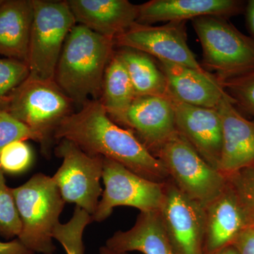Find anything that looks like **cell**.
I'll return each mask as SVG.
<instances>
[{
	"label": "cell",
	"instance_id": "obj_1",
	"mask_svg": "<svg viewBox=\"0 0 254 254\" xmlns=\"http://www.w3.org/2000/svg\"><path fill=\"white\" fill-rule=\"evenodd\" d=\"M57 139L72 142L87 154L121 164L146 180L165 183L170 179L160 159L152 154L131 129L110 118L99 100H91L64 118L53 132Z\"/></svg>",
	"mask_w": 254,
	"mask_h": 254
},
{
	"label": "cell",
	"instance_id": "obj_2",
	"mask_svg": "<svg viewBox=\"0 0 254 254\" xmlns=\"http://www.w3.org/2000/svg\"><path fill=\"white\" fill-rule=\"evenodd\" d=\"M115 41L76 23L66 37L55 81L74 104L100 100Z\"/></svg>",
	"mask_w": 254,
	"mask_h": 254
},
{
	"label": "cell",
	"instance_id": "obj_3",
	"mask_svg": "<svg viewBox=\"0 0 254 254\" xmlns=\"http://www.w3.org/2000/svg\"><path fill=\"white\" fill-rule=\"evenodd\" d=\"M11 190L21 222L18 240L33 253L53 254V231L65 202L53 177L38 173Z\"/></svg>",
	"mask_w": 254,
	"mask_h": 254
},
{
	"label": "cell",
	"instance_id": "obj_4",
	"mask_svg": "<svg viewBox=\"0 0 254 254\" xmlns=\"http://www.w3.org/2000/svg\"><path fill=\"white\" fill-rule=\"evenodd\" d=\"M191 21L203 50L202 66L215 71L218 81L254 71L252 37L241 33L227 18L207 16Z\"/></svg>",
	"mask_w": 254,
	"mask_h": 254
},
{
	"label": "cell",
	"instance_id": "obj_5",
	"mask_svg": "<svg viewBox=\"0 0 254 254\" xmlns=\"http://www.w3.org/2000/svg\"><path fill=\"white\" fill-rule=\"evenodd\" d=\"M33 21L27 65L28 78L55 81V71L68 33L76 24L66 1L33 0Z\"/></svg>",
	"mask_w": 254,
	"mask_h": 254
},
{
	"label": "cell",
	"instance_id": "obj_6",
	"mask_svg": "<svg viewBox=\"0 0 254 254\" xmlns=\"http://www.w3.org/2000/svg\"><path fill=\"white\" fill-rule=\"evenodd\" d=\"M155 156L165 165L175 186L204 208L227 187L226 177L207 163L179 133L165 143Z\"/></svg>",
	"mask_w": 254,
	"mask_h": 254
},
{
	"label": "cell",
	"instance_id": "obj_7",
	"mask_svg": "<svg viewBox=\"0 0 254 254\" xmlns=\"http://www.w3.org/2000/svg\"><path fill=\"white\" fill-rule=\"evenodd\" d=\"M73 104L56 82L28 77L10 95L1 110L48 138L60 122L73 113Z\"/></svg>",
	"mask_w": 254,
	"mask_h": 254
},
{
	"label": "cell",
	"instance_id": "obj_8",
	"mask_svg": "<svg viewBox=\"0 0 254 254\" xmlns=\"http://www.w3.org/2000/svg\"><path fill=\"white\" fill-rule=\"evenodd\" d=\"M56 155L63 163L53 177L65 203H75L93 215L103 194V160L99 155L87 154L72 142L60 140Z\"/></svg>",
	"mask_w": 254,
	"mask_h": 254
},
{
	"label": "cell",
	"instance_id": "obj_9",
	"mask_svg": "<svg viewBox=\"0 0 254 254\" xmlns=\"http://www.w3.org/2000/svg\"><path fill=\"white\" fill-rule=\"evenodd\" d=\"M103 191L93 221H104L118 206H129L141 213L158 212L165 197V183L146 180L124 167L105 158L103 160Z\"/></svg>",
	"mask_w": 254,
	"mask_h": 254
},
{
	"label": "cell",
	"instance_id": "obj_10",
	"mask_svg": "<svg viewBox=\"0 0 254 254\" xmlns=\"http://www.w3.org/2000/svg\"><path fill=\"white\" fill-rule=\"evenodd\" d=\"M159 215L174 254H204L205 208L179 190L170 179Z\"/></svg>",
	"mask_w": 254,
	"mask_h": 254
},
{
	"label": "cell",
	"instance_id": "obj_11",
	"mask_svg": "<svg viewBox=\"0 0 254 254\" xmlns=\"http://www.w3.org/2000/svg\"><path fill=\"white\" fill-rule=\"evenodd\" d=\"M186 22H170L163 26L134 23L115 38V46L138 50L158 61L168 62L205 71L197 61L187 43Z\"/></svg>",
	"mask_w": 254,
	"mask_h": 254
},
{
	"label": "cell",
	"instance_id": "obj_12",
	"mask_svg": "<svg viewBox=\"0 0 254 254\" xmlns=\"http://www.w3.org/2000/svg\"><path fill=\"white\" fill-rule=\"evenodd\" d=\"M168 98L175 110L178 133L207 163L218 170L222 146V122L218 110L186 104L169 92Z\"/></svg>",
	"mask_w": 254,
	"mask_h": 254
},
{
	"label": "cell",
	"instance_id": "obj_13",
	"mask_svg": "<svg viewBox=\"0 0 254 254\" xmlns=\"http://www.w3.org/2000/svg\"><path fill=\"white\" fill-rule=\"evenodd\" d=\"M204 254L232 245L244 230L254 225V216L227 180L221 194L205 207Z\"/></svg>",
	"mask_w": 254,
	"mask_h": 254
},
{
	"label": "cell",
	"instance_id": "obj_14",
	"mask_svg": "<svg viewBox=\"0 0 254 254\" xmlns=\"http://www.w3.org/2000/svg\"><path fill=\"white\" fill-rule=\"evenodd\" d=\"M222 127V146L218 171L232 176L254 164V122L237 110L231 97L225 93L218 108Z\"/></svg>",
	"mask_w": 254,
	"mask_h": 254
},
{
	"label": "cell",
	"instance_id": "obj_15",
	"mask_svg": "<svg viewBox=\"0 0 254 254\" xmlns=\"http://www.w3.org/2000/svg\"><path fill=\"white\" fill-rule=\"evenodd\" d=\"M126 127L153 155L178 133L168 97H137L127 113Z\"/></svg>",
	"mask_w": 254,
	"mask_h": 254
},
{
	"label": "cell",
	"instance_id": "obj_16",
	"mask_svg": "<svg viewBox=\"0 0 254 254\" xmlns=\"http://www.w3.org/2000/svg\"><path fill=\"white\" fill-rule=\"evenodd\" d=\"M238 0H151L139 5L136 23L186 22L202 16L229 18L245 9Z\"/></svg>",
	"mask_w": 254,
	"mask_h": 254
},
{
	"label": "cell",
	"instance_id": "obj_17",
	"mask_svg": "<svg viewBox=\"0 0 254 254\" xmlns=\"http://www.w3.org/2000/svg\"><path fill=\"white\" fill-rule=\"evenodd\" d=\"M77 24L115 40L136 23L139 5L127 0H68Z\"/></svg>",
	"mask_w": 254,
	"mask_h": 254
},
{
	"label": "cell",
	"instance_id": "obj_18",
	"mask_svg": "<svg viewBox=\"0 0 254 254\" xmlns=\"http://www.w3.org/2000/svg\"><path fill=\"white\" fill-rule=\"evenodd\" d=\"M158 66L166 78L169 93L182 103L216 110L226 93L209 71L164 61H158Z\"/></svg>",
	"mask_w": 254,
	"mask_h": 254
},
{
	"label": "cell",
	"instance_id": "obj_19",
	"mask_svg": "<svg viewBox=\"0 0 254 254\" xmlns=\"http://www.w3.org/2000/svg\"><path fill=\"white\" fill-rule=\"evenodd\" d=\"M33 13V0H3L0 4V55L27 64Z\"/></svg>",
	"mask_w": 254,
	"mask_h": 254
},
{
	"label": "cell",
	"instance_id": "obj_20",
	"mask_svg": "<svg viewBox=\"0 0 254 254\" xmlns=\"http://www.w3.org/2000/svg\"><path fill=\"white\" fill-rule=\"evenodd\" d=\"M115 252L143 254H174L159 212L140 213L136 223L127 231H118L105 245Z\"/></svg>",
	"mask_w": 254,
	"mask_h": 254
},
{
	"label": "cell",
	"instance_id": "obj_21",
	"mask_svg": "<svg viewBox=\"0 0 254 254\" xmlns=\"http://www.w3.org/2000/svg\"><path fill=\"white\" fill-rule=\"evenodd\" d=\"M136 98L126 68L115 53L105 70L100 103L115 123L126 126L127 113Z\"/></svg>",
	"mask_w": 254,
	"mask_h": 254
},
{
	"label": "cell",
	"instance_id": "obj_22",
	"mask_svg": "<svg viewBox=\"0 0 254 254\" xmlns=\"http://www.w3.org/2000/svg\"><path fill=\"white\" fill-rule=\"evenodd\" d=\"M117 54L126 68L137 97H168L166 78L149 55L130 48H121Z\"/></svg>",
	"mask_w": 254,
	"mask_h": 254
},
{
	"label": "cell",
	"instance_id": "obj_23",
	"mask_svg": "<svg viewBox=\"0 0 254 254\" xmlns=\"http://www.w3.org/2000/svg\"><path fill=\"white\" fill-rule=\"evenodd\" d=\"M93 222L91 215L79 207H76L72 218L68 222H60L53 231V239L63 245L66 254H84L83 235L87 225Z\"/></svg>",
	"mask_w": 254,
	"mask_h": 254
},
{
	"label": "cell",
	"instance_id": "obj_24",
	"mask_svg": "<svg viewBox=\"0 0 254 254\" xmlns=\"http://www.w3.org/2000/svg\"><path fill=\"white\" fill-rule=\"evenodd\" d=\"M21 231V222L14 196L0 168V235L11 239L19 236Z\"/></svg>",
	"mask_w": 254,
	"mask_h": 254
},
{
	"label": "cell",
	"instance_id": "obj_25",
	"mask_svg": "<svg viewBox=\"0 0 254 254\" xmlns=\"http://www.w3.org/2000/svg\"><path fill=\"white\" fill-rule=\"evenodd\" d=\"M29 74V68L26 63L9 58H0V106L1 108L10 95L27 79Z\"/></svg>",
	"mask_w": 254,
	"mask_h": 254
},
{
	"label": "cell",
	"instance_id": "obj_26",
	"mask_svg": "<svg viewBox=\"0 0 254 254\" xmlns=\"http://www.w3.org/2000/svg\"><path fill=\"white\" fill-rule=\"evenodd\" d=\"M48 138L18 121L7 112L0 110V153L6 145L17 141H46Z\"/></svg>",
	"mask_w": 254,
	"mask_h": 254
},
{
	"label": "cell",
	"instance_id": "obj_27",
	"mask_svg": "<svg viewBox=\"0 0 254 254\" xmlns=\"http://www.w3.org/2000/svg\"><path fill=\"white\" fill-rule=\"evenodd\" d=\"M219 82L235 104L254 118V71Z\"/></svg>",
	"mask_w": 254,
	"mask_h": 254
},
{
	"label": "cell",
	"instance_id": "obj_28",
	"mask_svg": "<svg viewBox=\"0 0 254 254\" xmlns=\"http://www.w3.org/2000/svg\"><path fill=\"white\" fill-rule=\"evenodd\" d=\"M32 152L24 141L13 142L0 153V168L5 173L18 174L28 168L32 162Z\"/></svg>",
	"mask_w": 254,
	"mask_h": 254
},
{
	"label": "cell",
	"instance_id": "obj_29",
	"mask_svg": "<svg viewBox=\"0 0 254 254\" xmlns=\"http://www.w3.org/2000/svg\"><path fill=\"white\" fill-rule=\"evenodd\" d=\"M227 179L254 216V164Z\"/></svg>",
	"mask_w": 254,
	"mask_h": 254
},
{
	"label": "cell",
	"instance_id": "obj_30",
	"mask_svg": "<svg viewBox=\"0 0 254 254\" xmlns=\"http://www.w3.org/2000/svg\"><path fill=\"white\" fill-rule=\"evenodd\" d=\"M232 245L240 254H254V225L244 230Z\"/></svg>",
	"mask_w": 254,
	"mask_h": 254
},
{
	"label": "cell",
	"instance_id": "obj_31",
	"mask_svg": "<svg viewBox=\"0 0 254 254\" xmlns=\"http://www.w3.org/2000/svg\"><path fill=\"white\" fill-rule=\"evenodd\" d=\"M0 254H35L28 250L18 239L11 242H0Z\"/></svg>",
	"mask_w": 254,
	"mask_h": 254
},
{
	"label": "cell",
	"instance_id": "obj_32",
	"mask_svg": "<svg viewBox=\"0 0 254 254\" xmlns=\"http://www.w3.org/2000/svg\"><path fill=\"white\" fill-rule=\"evenodd\" d=\"M245 10L247 27L254 41V0H250L246 4Z\"/></svg>",
	"mask_w": 254,
	"mask_h": 254
},
{
	"label": "cell",
	"instance_id": "obj_33",
	"mask_svg": "<svg viewBox=\"0 0 254 254\" xmlns=\"http://www.w3.org/2000/svg\"><path fill=\"white\" fill-rule=\"evenodd\" d=\"M213 254H240L235 246L230 245L224 247L221 250L217 251L216 252Z\"/></svg>",
	"mask_w": 254,
	"mask_h": 254
},
{
	"label": "cell",
	"instance_id": "obj_34",
	"mask_svg": "<svg viewBox=\"0 0 254 254\" xmlns=\"http://www.w3.org/2000/svg\"><path fill=\"white\" fill-rule=\"evenodd\" d=\"M100 254H128V253H123V252H115V251L110 250L106 246L100 247Z\"/></svg>",
	"mask_w": 254,
	"mask_h": 254
},
{
	"label": "cell",
	"instance_id": "obj_35",
	"mask_svg": "<svg viewBox=\"0 0 254 254\" xmlns=\"http://www.w3.org/2000/svg\"><path fill=\"white\" fill-rule=\"evenodd\" d=\"M2 1H3V0H0V4H1V3H2Z\"/></svg>",
	"mask_w": 254,
	"mask_h": 254
}]
</instances>
